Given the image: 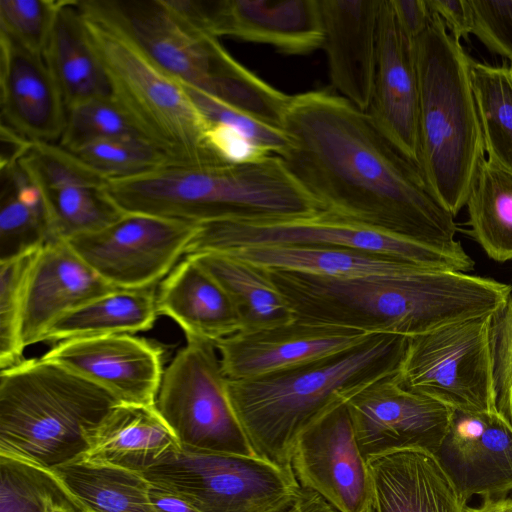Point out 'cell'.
Listing matches in <instances>:
<instances>
[{
	"mask_svg": "<svg viewBox=\"0 0 512 512\" xmlns=\"http://www.w3.org/2000/svg\"><path fill=\"white\" fill-rule=\"evenodd\" d=\"M278 155L323 211L386 233L458 247L454 216L367 113L331 89L290 98Z\"/></svg>",
	"mask_w": 512,
	"mask_h": 512,
	"instance_id": "6da1fadb",
	"label": "cell"
},
{
	"mask_svg": "<svg viewBox=\"0 0 512 512\" xmlns=\"http://www.w3.org/2000/svg\"><path fill=\"white\" fill-rule=\"evenodd\" d=\"M267 270L296 320L406 337L493 315L512 292L490 277L427 266L399 278L354 280Z\"/></svg>",
	"mask_w": 512,
	"mask_h": 512,
	"instance_id": "7a4b0ae2",
	"label": "cell"
},
{
	"mask_svg": "<svg viewBox=\"0 0 512 512\" xmlns=\"http://www.w3.org/2000/svg\"><path fill=\"white\" fill-rule=\"evenodd\" d=\"M407 337L373 333L361 343L288 369L227 379L231 407L255 453L290 467L298 436L370 384L398 372Z\"/></svg>",
	"mask_w": 512,
	"mask_h": 512,
	"instance_id": "3957f363",
	"label": "cell"
},
{
	"mask_svg": "<svg viewBox=\"0 0 512 512\" xmlns=\"http://www.w3.org/2000/svg\"><path fill=\"white\" fill-rule=\"evenodd\" d=\"M107 193L124 213L192 223L323 211L278 155L243 164H167L137 176L108 179Z\"/></svg>",
	"mask_w": 512,
	"mask_h": 512,
	"instance_id": "277c9868",
	"label": "cell"
},
{
	"mask_svg": "<svg viewBox=\"0 0 512 512\" xmlns=\"http://www.w3.org/2000/svg\"><path fill=\"white\" fill-rule=\"evenodd\" d=\"M415 50L418 166L431 192L455 217L465 206L474 174L485 157L471 83L472 59L435 13L415 39Z\"/></svg>",
	"mask_w": 512,
	"mask_h": 512,
	"instance_id": "5b68a950",
	"label": "cell"
},
{
	"mask_svg": "<svg viewBox=\"0 0 512 512\" xmlns=\"http://www.w3.org/2000/svg\"><path fill=\"white\" fill-rule=\"evenodd\" d=\"M79 4L119 27L180 82L281 127L290 95L239 63L175 0H79Z\"/></svg>",
	"mask_w": 512,
	"mask_h": 512,
	"instance_id": "8992f818",
	"label": "cell"
},
{
	"mask_svg": "<svg viewBox=\"0 0 512 512\" xmlns=\"http://www.w3.org/2000/svg\"><path fill=\"white\" fill-rule=\"evenodd\" d=\"M118 403L59 364L24 358L0 371V455L48 470L77 462Z\"/></svg>",
	"mask_w": 512,
	"mask_h": 512,
	"instance_id": "52a82bcc",
	"label": "cell"
},
{
	"mask_svg": "<svg viewBox=\"0 0 512 512\" xmlns=\"http://www.w3.org/2000/svg\"><path fill=\"white\" fill-rule=\"evenodd\" d=\"M78 6L110 96L137 134L171 164H224L209 150L206 119L183 83L119 27Z\"/></svg>",
	"mask_w": 512,
	"mask_h": 512,
	"instance_id": "ba28073f",
	"label": "cell"
},
{
	"mask_svg": "<svg viewBox=\"0 0 512 512\" xmlns=\"http://www.w3.org/2000/svg\"><path fill=\"white\" fill-rule=\"evenodd\" d=\"M185 255L250 246L341 247L462 272L474 268L463 246L441 247L386 233L326 211L294 217L226 218L196 223Z\"/></svg>",
	"mask_w": 512,
	"mask_h": 512,
	"instance_id": "9c48e42d",
	"label": "cell"
},
{
	"mask_svg": "<svg viewBox=\"0 0 512 512\" xmlns=\"http://www.w3.org/2000/svg\"><path fill=\"white\" fill-rule=\"evenodd\" d=\"M200 512H283L301 487L290 467L177 445L138 471Z\"/></svg>",
	"mask_w": 512,
	"mask_h": 512,
	"instance_id": "30bf717a",
	"label": "cell"
},
{
	"mask_svg": "<svg viewBox=\"0 0 512 512\" xmlns=\"http://www.w3.org/2000/svg\"><path fill=\"white\" fill-rule=\"evenodd\" d=\"M155 407L180 446L257 455L231 407L215 344L186 339L164 370Z\"/></svg>",
	"mask_w": 512,
	"mask_h": 512,
	"instance_id": "8fae6325",
	"label": "cell"
},
{
	"mask_svg": "<svg viewBox=\"0 0 512 512\" xmlns=\"http://www.w3.org/2000/svg\"><path fill=\"white\" fill-rule=\"evenodd\" d=\"M490 321L491 315L407 337L398 380L454 411L497 410Z\"/></svg>",
	"mask_w": 512,
	"mask_h": 512,
	"instance_id": "7c38bea8",
	"label": "cell"
},
{
	"mask_svg": "<svg viewBox=\"0 0 512 512\" xmlns=\"http://www.w3.org/2000/svg\"><path fill=\"white\" fill-rule=\"evenodd\" d=\"M196 223L125 213L109 226L66 241L104 281L119 290L154 288L185 256Z\"/></svg>",
	"mask_w": 512,
	"mask_h": 512,
	"instance_id": "4fadbf2b",
	"label": "cell"
},
{
	"mask_svg": "<svg viewBox=\"0 0 512 512\" xmlns=\"http://www.w3.org/2000/svg\"><path fill=\"white\" fill-rule=\"evenodd\" d=\"M18 162L42 195L53 240L99 231L125 214L107 193L108 178L58 143L33 142Z\"/></svg>",
	"mask_w": 512,
	"mask_h": 512,
	"instance_id": "5bb4252c",
	"label": "cell"
},
{
	"mask_svg": "<svg viewBox=\"0 0 512 512\" xmlns=\"http://www.w3.org/2000/svg\"><path fill=\"white\" fill-rule=\"evenodd\" d=\"M366 461L384 453L421 448L436 454L448 432L451 408L404 387L397 373L370 384L346 403Z\"/></svg>",
	"mask_w": 512,
	"mask_h": 512,
	"instance_id": "9a60e30c",
	"label": "cell"
},
{
	"mask_svg": "<svg viewBox=\"0 0 512 512\" xmlns=\"http://www.w3.org/2000/svg\"><path fill=\"white\" fill-rule=\"evenodd\" d=\"M290 466L301 488L316 492L340 512H363L370 503L367 461L357 444L346 404L298 436Z\"/></svg>",
	"mask_w": 512,
	"mask_h": 512,
	"instance_id": "2e32d148",
	"label": "cell"
},
{
	"mask_svg": "<svg viewBox=\"0 0 512 512\" xmlns=\"http://www.w3.org/2000/svg\"><path fill=\"white\" fill-rule=\"evenodd\" d=\"M41 357L128 404L155 405L164 373L161 347L134 334L68 339Z\"/></svg>",
	"mask_w": 512,
	"mask_h": 512,
	"instance_id": "e0dca14e",
	"label": "cell"
},
{
	"mask_svg": "<svg viewBox=\"0 0 512 512\" xmlns=\"http://www.w3.org/2000/svg\"><path fill=\"white\" fill-rule=\"evenodd\" d=\"M365 112L376 128L418 166L419 79L415 40L400 28L390 0L381 2L372 91Z\"/></svg>",
	"mask_w": 512,
	"mask_h": 512,
	"instance_id": "ac0fdd59",
	"label": "cell"
},
{
	"mask_svg": "<svg viewBox=\"0 0 512 512\" xmlns=\"http://www.w3.org/2000/svg\"><path fill=\"white\" fill-rule=\"evenodd\" d=\"M371 334L294 319L271 328L239 331L215 347L227 379L243 380L344 351Z\"/></svg>",
	"mask_w": 512,
	"mask_h": 512,
	"instance_id": "d6986e66",
	"label": "cell"
},
{
	"mask_svg": "<svg viewBox=\"0 0 512 512\" xmlns=\"http://www.w3.org/2000/svg\"><path fill=\"white\" fill-rule=\"evenodd\" d=\"M436 456L465 501L512 491V423L498 410L454 411Z\"/></svg>",
	"mask_w": 512,
	"mask_h": 512,
	"instance_id": "ffe728a7",
	"label": "cell"
},
{
	"mask_svg": "<svg viewBox=\"0 0 512 512\" xmlns=\"http://www.w3.org/2000/svg\"><path fill=\"white\" fill-rule=\"evenodd\" d=\"M207 31L219 38L265 44L285 55L322 48L319 0H202Z\"/></svg>",
	"mask_w": 512,
	"mask_h": 512,
	"instance_id": "44dd1931",
	"label": "cell"
},
{
	"mask_svg": "<svg viewBox=\"0 0 512 512\" xmlns=\"http://www.w3.org/2000/svg\"><path fill=\"white\" fill-rule=\"evenodd\" d=\"M1 125L30 142H59L66 106L44 54L0 33Z\"/></svg>",
	"mask_w": 512,
	"mask_h": 512,
	"instance_id": "7402d4cb",
	"label": "cell"
},
{
	"mask_svg": "<svg viewBox=\"0 0 512 512\" xmlns=\"http://www.w3.org/2000/svg\"><path fill=\"white\" fill-rule=\"evenodd\" d=\"M381 2L319 0L331 83L363 111L372 91Z\"/></svg>",
	"mask_w": 512,
	"mask_h": 512,
	"instance_id": "603a6c76",
	"label": "cell"
},
{
	"mask_svg": "<svg viewBox=\"0 0 512 512\" xmlns=\"http://www.w3.org/2000/svg\"><path fill=\"white\" fill-rule=\"evenodd\" d=\"M373 512H463L466 501L436 454L396 450L367 460Z\"/></svg>",
	"mask_w": 512,
	"mask_h": 512,
	"instance_id": "cb8c5ba5",
	"label": "cell"
},
{
	"mask_svg": "<svg viewBox=\"0 0 512 512\" xmlns=\"http://www.w3.org/2000/svg\"><path fill=\"white\" fill-rule=\"evenodd\" d=\"M115 290L66 241L48 242L30 278L22 330L25 348L43 342L47 329L64 314Z\"/></svg>",
	"mask_w": 512,
	"mask_h": 512,
	"instance_id": "d4e9b609",
	"label": "cell"
},
{
	"mask_svg": "<svg viewBox=\"0 0 512 512\" xmlns=\"http://www.w3.org/2000/svg\"><path fill=\"white\" fill-rule=\"evenodd\" d=\"M156 307L158 315L172 319L186 339L215 344L242 330L226 292L188 255L159 283Z\"/></svg>",
	"mask_w": 512,
	"mask_h": 512,
	"instance_id": "484cf974",
	"label": "cell"
},
{
	"mask_svg": "<svg viewBox=\"0 0 512 512\" xmlns=\"http://www.w3.org/2000/svg\"><path fill=\"white\" fill-rule=\"evenodd\" d=\"M177 445V438L155 405L120 402L93 431L81 460L138 472Z\"/></svg>",
	"mask_w": 512,
	"mask_h": 512,
	"instance_id": "4316f807",
	"label": "cell"
},
{
	"mask_svg": "<svg viewBox=\"0 0 512 512\" xmlns=\"http://www.w3.org/2000/svg\"><path fill=\"white\" fill-rule=\"evenodd\" d=\"M222 252L267 269L349 280L399 278L422 266L383 254L341 247L250 246Z\"/></svg>",
	"mask_w": 512,
	"mask_h": 512,
	"instance_id": "83f0119b",
	"label": "cell"
},
{
	"mask_svg": "<svg viewBox=\"0 0 512 512\" xmlns=\"http://www.w3.org/2000/svg\"><path fill=\"white\" fill-rule=\"evenodd\" d=\"M44 57L66 109L87 99L110 96L106 74L88 39L77 0H63Z\"/></svg>",
	"mask_w": 512,
	"mask_h": 512,
	"instance_id": "f1b7e54d",
	"label": "cell"
},
{
	"mask_svg": "<svg viewBox=\"0 0 512 512\" xmlns=\"http://www.w3.org/2000/svg\"><path fill=\"white\" fill-rule=\"evenodd\" d=\"M188 256L226 292L239 316L241 331L271 328L295 319L266 268L225 252H200Z\"/></svg>",
	"mask_w": 512,
	"mask_h": 512,
	"instance_id": "f546056e",
	"label": "cell"
},
{
	"mask_svg": "<svg viewBox=\"0 0 512 512\" xmlns=\"http://www.w3.org/2000/svg\"><path fill=\"white\" fill-rule=\"evenodd\" d=\"M157 316L154 288L115 290L61 316L47 329L43 342L135 334L150 330Z\"/></svg>",
	"mask_w": 512,
	"mask_h": 512,
	"instance_id": "4dcf8cb0",
	"label": "cell"
},
{
	"mask_svg": "<svg viewBox=\"0 0 512 512\" xmlns=\"http://www.w3.org/2000/svg\"><path fill=\"white\" fill-rule=\"evenodd\" d=\"M466 233L497 262L512 259V174L488 157L479 163L466 204Z\"/></svg>",
	"mask_w": 512,
	"mask_h": 512,
	"instance_id": "1f68e13d",
	"label": "cell"
},
{
	"mask_svg": "<svg viewBox=\"0 0 512 512\" xmlns=\"http://www.w3.org/2000/svg\"><path fill=\"white\" fill-rule=\"evenodd\" d=\"M0 168V261H5L54 240L37 186L18 161Z\"/></svg>",
	"mask_w": 512,
	"mask_h": 512,
	"instance_id": "d6a6232c",
	"label": "cell"
},
{
	"mask_svg": "<svg viewBox=\"0 0 512 512\" xmlns=\"http://www.w3.org/2000/svg\"><path fill=\"white\" fill-rule=\"evenodd\" d=\"M53 472L88 511L160 512L150 499L149 483L136 471L81 460Z\"/></svg>",
	"mask_w": 512,
	"mask_h": 512,
	"instance_id": "836d02e7",
	"label": "cell"
},
{
	"mask_svg": "<svg viewBox=\"0 0 512 512\" xmlns=\"http://www.w3.org/2000/svg\"><path fill=\"white\" fill-rule=\"evenodd\" d=\"M471 83L484 150L512 174V66L472 60Z\"/></svg>",
	"mask_w": 512,
	"mask_h": 512,
	"instance_id": "e575fe53",
	"label": "cell"
},
{
	"mask_svg": "<svg viewBox=\"0 0 512 512\" xmlns=\"http://www.w3.org/2000/svg\"><path fill=\"white\" fill-rule=\"evenodd\" d=\"M0 512H87L52 471L0 455Z\"/></svg>",
	"mask_w": 512,
	"mask_h": 512,
	"instance_id": "d590c367",
	"label": "cell"
},
{
	"mask_svg": "<svg viewBox=\"0 0 512 512\" xmlns=\"http://www.w3.org/2000/svg\"><path fill=\"white\" fill-rule=\"evenodd\" d=\"M42 248V247H41ZM0 261V368L24 359L22 330L30 278L40 249Z\"/></svg>",
	"mask_w": 512,
	"mask_h": 512,
	"instance_id": "8d00e7d4",
	"label": "cell"
},
{
	"mask_svg": "<svg viewBox=\"0 0 512 512\" xmlns=\"http://www.w3.org/2000/svg\"><path fill=\"white\" fill-rule=\"evenodd\" d=\"M118 137L141 138L111 96L98 97L66 109L65 126L58 144L75 151L99 140Z\"/></svg>",
	"mask_w": 512,
	"mask_h": 512,
	"instance_id": "74e56055",
	"label": "cell"
},
{
	"mask_svg": "<svg viewBox=\"0 0 512 512\" xmlns=\"http://www.w3.org/2000/svg\"><path fill=\"white\" fill-rule=\"evenodd\" d=\"M71 152L108 179L129 178L171 164L159 150L138 137L103 139Z\"/></svg>",
	"mask_w": 512,
	"mask_h": 512,
	"instance_id": "f35d334b",
	"label": "cell"
},
{
	"mask_svg": "<svg viewBox=\"0 0 512 512\" xmlns=\"http://www.w3.org/2000/svg\"><path fill=\"white\" fill-rule=\"evenodd\" d=\"M63 0H0V33L44 54Z\"/></svg>",
	"mask_w": 512,
	"mask_h": 512,
	"instance_id": "ab89813d",
	"label": "cell"
},
{
	"mask_svg": "<svg viewBox=\"0 0 512 512\" xmlns=\"http://www.w3.org/2000/svg\"><path fill=\"white\" fill-rule=\"evenodd\" d=\"M183 85L207 121L230 123L275 155H281L290 146V138L283 129L271 126L199 89Z\"/></svg>",
	"mask_w": 512,
	"mask_h": 512,
	"instance_id": "60d3db41",
	"label": "cell"
},
{
	"mask_svg": "<svg viewBox=\"0 0 512 512\" xmlns=\"http://www.w3.org/2000/svg\"><path fill=\"white\" fill-rule=\"evenodd\" d=\"M490 347L496 408L512 423V292L491 315Z\"/></svg>",
	"mask_w": 512,
	"mask_h": 512,
	"instance_id": "b9f144b4",
	"label": "cell"
},
{
	"mask_svg": "<svg viewBox=\"0 0 512 512\" xmlns=\"http://www.w3.org/2000/svg\"><path fill=\"white\" fill-rule=\"evenodd\" d=\"M473 32L489 51L512 66V0H470Z\"/></svg>",
	"mask_w": 512,
	"mask_h": 512,
	"instance_id": "7bdbcfd3",
	"label": "cell"
},
{
	"mask_svg": "<svg viewBox=\"0 0 512 512\" xmlns=\"http://www.w3.org/2000/svg\"><path fill=\"white\" fill-rule=\"evenodd\" d=\"M427 3L454 39L460 41L472 34L474 19L470 0H427Z\"/></svg>",
	"mask_w": 512,
	"mask_h": 512,
	"instance_id": "ee69618b",
	"label": "cell"
},
{
	"mask_svg": "<svg viewBox=\"0 0 512 512\" xmlns=\"http://www.w3.org/2000/svg\"><path fill=\"white\" fill-rule=\"evenodd\" d=\"M402 31L412 40L426 29L431 18L427 0H390Z\"/></svg>",
	"mask_w": 512,
	"mask_h": 512,
	"instance_id": "f6af8a7d",
	"label": "cell"
},
{
	"mask_svg": "<svg viewBox=\"0 0 512 512\" xmlns=\"http://www.w3.org/2000/svg\"><path fill=\"white\" fill-rule=\"evenodd\" d=\"M148 491L153 505L160 512H200L181 497L150 483Z\"/></svg>",
	"mask_w": 512,
	"mask_h": 512,
	"instance_id": "bcb514c9",
	"label": "cell"
},
{
	"mask_svg": "<svg viewBox=\"0 0 512 512\" xmlns=\"http://www.w3.org/2000/svg\"><path fill=\"white\" fill-rule=\"evenodd\" d=\"M283 512H340L316 492L301 488L295 501Z\"/></svg>",
	"mask_w": 512,
	"mask_h": 512,
	"instance_id": "7dc6e473",
	"label": "cell"
},
{
	"mask_svg": "<svg viewBox=\"0 0 512 512\" xmlns=\"http://www.w3.org/2000/svg\"><path fill=\"white\" fill-rule=\"evenodd\" d=\"M463 512H512V498L484 497L478 507L465 506Z\"/></svg>",
	"mask_w": 512,
	"mask_h": 512,
	"instance_id": "c3c4849f",
	"label": "cell"
},
{
	"mask_svg": "<svg viewBox=\"0 0 512 512\" xmlns=\"http://www.w3.org/2000/svg\"><path fill=\"white\" fill-rule=\"evenodd\" d=\"M363 512H373L371 502L367 505V507L365 508V510Z\"/></svg>",
	"mask_w": 512,
	"mask_h": 512,
	"instance_id": "681fc988",
	"label": "cell"
},
{
	"mask_svg": "<svg viewBox=\"0 0 512 512\" xmlns=\"http://www.w3.org/2000/svg\"><path fill=\"white\" fill-rule=\"evenodd\" d=\"M87 512H92V511H88V510H87Z\"/></svg>",
	"mask_w": 512,
	"mask_h": 512,
	"instance_id": "f907efd6",
	"label": "cell"
}]
</instances>
